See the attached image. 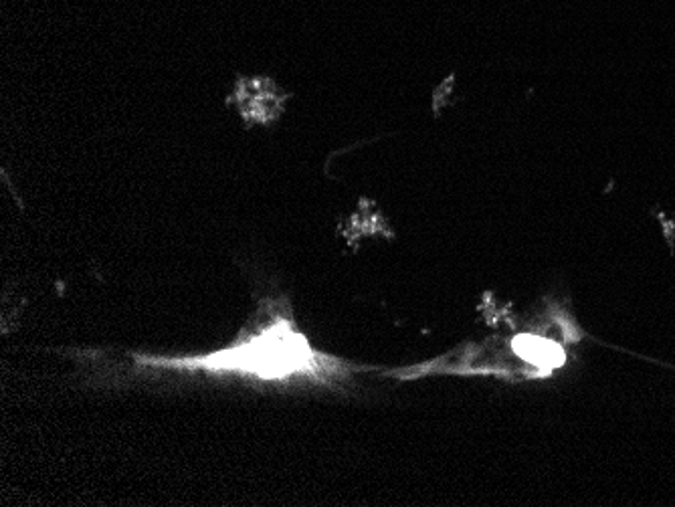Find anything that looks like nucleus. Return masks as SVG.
<instances>
[{
  "label": "nucleus",
  "mask_w": 675,
  "mask_h": 507,
  "mask_svg": "<svg viewBox=\"0 0 675 507\" xmlns=\"http://www.w3.org/2000/svg\"><path fill=\"white\" fill-rule=\"evenodd\" d=\"M138 366L170 370H203L211 374H243L261 380L312 378L318 382L344 376L350 366L314 350L298 332L289 314H275L261 330L237 340L233 346L201 356H134Z\"/></svg>",
  "instance_id": "obj_1"
},
{
  "label": "nucleus",
  "mask_w": 675,
  "mask_h": 507,
  "mask_svg": "<svg viewBox=\"0 0 675 507\" xmlns=\"http://www.w3.org/2000/svg\"><path fill=\"white\" fill-rule=\"evenodd\" d=\"M273 81L251 79L237 85V104L251 122H269L275 118L277 97L273 95Z\"/></svg>",
  "instance_id": "obj_2"
},
{
  "label": "nucleus",
  "mask_w": 675,
  "mask_h": 507,
  "mask_svg": "<svg viewBox=\"0 0 675 507\" xmlns=\"http://www.w3.org/2000/svg\"><path fill=\"white\" fill-rule=\"evenodd\" d=\"M514 348H516V352L522 358H526L532 364L542 366V368H556V366H560L564 362L562 348H558L556 344H552L548 340L536 338V336H520V338H516Z\"/></svg>",
  "instance_id": "obj_3"
}]
</instances>
